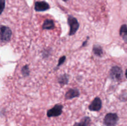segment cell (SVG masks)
Here are the masks:
<instances>
[{
    "label": "cell",
    "mask_w": 127,
    "mask_h": 126,
    "mask_svg": "<svg viewBox=\"0 0 127 126\" xmlns=\"http://www.w3.org/2000/svg\"><path fill=\"white\" fill-rule=\"evenodd\" d=\"M110 76L113 80H119L122 77V70L119 67L115 66L112 68L110 70Z\"/></svg>",
    "instance_id": "cell-5"
},
{
    "label": "cell",
    "mask_w": 127,
    "mask_h": 126,
    "mask_svg": "<svg viewBox=\"0 0 127 126\" xmlns=\"http://www.w3.org/2000/svg\"><path fill=\"white\" fill-rule=\"evenodd\" d=\"M93 51L95 55L98 56H101L103 54V51L101 47L99 45H94L93 47Z\"/></svg>",
    "instance_id": "cell-12"
},
{
    "label": "cell",
    "mask_w": 127,
    "mask_h": 126,
    "mask_svg": "<svg viewBox=\"0 0 127 126\" xmlns=\"http://www.w3.org/2000/svg\"><path fill=\"white\" fill-rule=\"evenodd\" d=\"M68 23H69V27H70L69 35H73L76 32V31L78 30L79 24L76 19L71 16H68Z\"/></svg>",
    "instance_id": "cell-3"
},
{
    "label": "cell",
    "mask_w": 127,
    "mask_h": 126,
    "mask_svg": "<svg viewBox=\"0 0 127 126\" xmlns=\"http://www.w3.org/2000/svg\"><path fill=\"white\" fill-rule=\"evenodd\" d=\"M102 107L101 100L99 97H96L89 106V109L93 111H100Z\"/></svg>",
    "instance_id": "cell-6"
},
{
    "label": "cell",
    "mask_w": 127,
    "mask_h": 126,
    "mask_svg": "<svg viewBox=\"0 0 127 126\" xmlns=\"http://www.w3.org/2000/svg\"><path fill=\"white\" fill-rule=\"evenodd\" d=\"M120 35L123 37V39L127 43V26L126 25H123L120 30Z\"/></svg>",
    "instance_id": "cell-11"
},
{
    "label": "cell",
    "mask_w": 127,
    "mask_h": 126,
    "mask_svg": "<svg viewBox=\"0 0 127 126\" xmlns=\"http://www.w3.org/2000/svg\"><path fill=\"white\" fill-rule=\"evenodd\" d=\"M5 3H6V0H0V15L4 11V9L5 7Z\"/></svg>",
    "instance_id": "cell-14"
},
{
    "label": "cell",
    "mask_w": 127,
    "mask_h": 126,
    "mask_svg": "<svg viewBox=\"0 0 127 126\" xmlns=\"http://www.w3.org/2000/svg\"><path fill=\"white\" fill-rule=\"evenodd\" d=\"M79 95V91L76 89H70L66 93L65 97L66 99H72L73 98L78 97Z\"/></svg>",
    "instance_id": "cell-9"
},
{
    "label": "cell",
    "mask_w": 127,
    "mask_h": 126,
    "mask_svg": "<svg viewBox=\"0 0 127 126\" xmlns=\"http://www.w3.org/2000/svg\"><path fill=\"white\" fill-rule=\"evenodd\" d=\"M12 32L9 27L6 26H0V40L2 42H7L10 40Z\"/></svg>",
    "instance_id": "cell-2"
},
{
    "label": "cell",
    "mask_w": 127,
    "mask_h": 126,
    "mask_svg": "<svg viewBox=\"0 0 127 126\" xmlns=\"http://www.w3.org/2000/svg\"><path fill=\"white\" fill-rule=\"evenodd\" d=\"M65 56H63L62 57V58L60 59L59 60V62H58V66H60V65H62V64H63V63L64 62V61H65Z\"/></svg>",
    "instance_id": "cell-16"
},
{
    "label": "cell",
    "mask_w": 127,
    "mask_h": 126,
    "mask_svg": "<svg viewBox=\"0 0 127 126\" xmlns=\"http://www.w3.org/2000/svg\"><path fill=\"white\" fill-rule=\"evenodd\" d=\"M22 74H23V75H29V69L27 68V65L25 67H24L23 69H22Z\"/></svg>",
    "instance_id": "cell-15"
},
{
    "label": "cell",
    "mask_w": 127,
    "mask_h": 126,
    "mask_svg": "<svg viewBox=\"0 0 127 126\" xmlns=\"http://www.w3.org/2000/svg\"><path fill=\"white\" fill-rule=\"evenodd\" d=\"M119 121V117L116 113H108L104 119L105 126H116Z\"/></svg>",
    "instance_id": "cell-1"
},
{
    "label": "cell",
    "mask_w": 127,
    "mask_h": 126,
    "mask_svg": "<svg viewBox=\"0 0 127 126\" xmlns=\"http://www.w3.org/2000/svg\"><path fill=\"white\" fill-rule=\"evenodd\" d=\"M55 27V25H54V22L52 20L50 19H47L45 21L44 23H43V29H47V30H49V29H52V28H54Z\"/></svg>",
    "instance_id": "cell-10"
},
{
    "label": "cell",
    "mask_w": 127,
    "mask_h": 126,
    "mask_svg": "<svg viewBox=\"0 0 127 126\" xmlns=\"http://www.w3.org/2000/svg\"><path fill=\"white\" fill-rule=\"evenodd\" d=\"M91 122V119L89 117L86 116L84 117L79 122H76L73 126H90Z\"/></svg>",
    "instance_id": "cell-8"
},
{
    "label": "cell",
    "mask_w": 127,
    "mask_h": 126,
    "mask_svg": "<svg viewBox=\"0 0 127 126\" xmlns=\"http://www.w3.org/2000/svg\"><path fill=\"white\" fill-rule=\"evenodd\" d=\"M68 82V79L66 75H63L59 78V82L61 84H66Z\"/></svg>",
    "instance_id": "cell-13"
},
{
    "label": "cell",
    "mask_w": 127,
    "mask_h": 126,
    "mask_svg": "<svg viewBox=\"0 0 127 126\" xmlns=\"http://www.w3.org/2000/svg\"><path fill=\"white\" fill-rule=\"evenodd\" d=\"M62 109H63V106L60 105H55L53 108L48 110L47 112V116L48 117H58L62 113Z\"/></svg>",
    "instance_id": "cell-4"
},
{
    "label": "cell",
    "mask_w": 127,
    "mask_h": 126,
    "mask_svg": "<svg viewBox=\"0 0 127 126\" xmlns=\"http://www.w3.org/2000/svg\"><path fill=\"white\" fill-rule=\"evenodd\" d=\"M125 75H126V77H127V70H126V72H125Z\"/></svg>",
    "instance_id": "cell-17"
},
{
    "label": "cell",
    "mask_w": 127,
    "mask_h": 126,
    "mask_svg": "<svg viewBox=\"0 0 127 126\" xmlns=\"http://www.w3.org/2000/svg\"><path fill=\"white\" fill-rule=\"evenodd\" d=\"M50 7L49 5L44 1L37 2L35 4V9L37 11H44L48 9Z\"/></svg>",
    "instance_id": "cell-7"
}]
</instances>
